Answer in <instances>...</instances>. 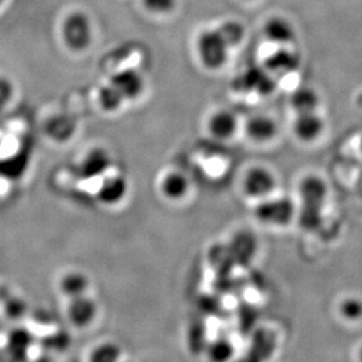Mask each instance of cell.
I'll return each instance as SVG.
<instances>
[{
    "instance_id": "cell-1",
    "label": "cell",
    "mask_w": 362,
    "mask_h": 362,
    "mask_svg": "<svg viewBox=\"0 0 362 362\" xmlns=\"http://www.w3.org/2000/svg\"><path fill=\"white\" fill-rule=\"evenodd\" d=\"M49 185L59 195L100 210H117L129 197L126 171L110 148L83 147L53 168Z\"/></svg>"
},
{
    "instance_id": "cell-2",
    "label": "cell",
    "mask_w": 362,
    "mask_h": 362,
    "mask_svg": "<svg viewBox=\"0 0 362 362\" xmlns=\"http://www.w3.org/2000/svg\"><path fill=\"white\" fill-rule=\"evenodd\" d=\"M244 35V28L237 21H226L216 30L203 32L197 40L202 65L211 71L222 69L228 62L230 49L240 45Z\"/></svg>"
},
{
    "instance_id": "cell-3",
    "label": "cell",
    "mask_w": 362,
    "mask_h": 362,
    "mask_svg": "<svg viewBox=\"0 0 362 362\" xmlns=\"http://www.w3.org/2000/svg\"><path fill=\"white\" fill-rule=\"evenodd\" d=\"M21 326L51 353L62 351L69 346V335L62 319H57L46 311H28Z\"/></svg>"
},
{
    "instance_id": "cell-4",
    "label": "cell",
    "mask_w": 362,
    "mask_h": 362,
    "mask_svg": "<svg viewBox=\"0 0 362 362\" xmlns=\"http://www.w3.org/2000/svg\"><path fill=\"white\" fill-rule=\"evenodd\" d=\"M60 315L66 326L76 331L92 328L101 315V303L95 291L59 300Z\"/></svg>"
},
{
    "instance_id": "cell-5",
    "label": "cell",
    "mask_w": 362,
    "mask_h": 362,
    "mask_svg": "<svg viewBox=\"0 0 362 362\" xmlns=\"http://www.w3.org/2000/svg\"><path fill=\"white\" fill-rule=\"evenodd\" d=\"M298 209L294 202L287 197H274L257 202L255 216L263 226L286 228L297 217Z\"/></svg>"
},
{
    "instance_id": "cell-6",
    "label": "cell",
    "mask_w": 362,
    "mask_h": 362,
    "mask_svg": "<svg viewBox=\"0 0 362 362\" xmlns=\"http://www.w3.org/2000/svg\"><path fill=\"white\" fill-rule=\"evenodd\" d=\"M277 177L274 171L265 165H252L243 176V194L251 201L260 202L274 195Z\"/></svg>"
},
{
    "instance_id": "cell-7",
    "label": "cell",
    "mask_w": 362,
    "mask_h": 362,
    "mask_svg": "<svg viewBox=\"0 0 362 362\" xmlns=\"http://www.w3.org/2000/svg\"><path fill=\"white\" fill-rule=\"evenodd\" d=\"M93 28L90 19L82 12H74L62 24V39L72 51H83L92 42Z\"/></svg>"
},
{
    "instance_id": "cell-8",
    "label": "cell",
    "mask_w": 362,
    "mask_h": 362,
    "mask_svg": "<svg viewBox=\"0 0 362 362\" xmlns=\"http://www.w3.org/2000/svg\"><path fill=\"white\" fill-rule=\"evenodd\" d=\"M53 288L59 300L95 291L92 278L85 271L76 267L60 271L54 278Z\"/></svg>"
},
{
    "instance_id": "cell-9",
    "label": "cell",
    "mask_w": 362,
    "mask_h": 362,
    "mask_svg": "<svg viewBox=\"0 0 362 362\" xmlns=\"http://www.w3.org/2000/svg\"><path fill=\"white\" fill-rule=\"evenodd\" d=\"M156 189L164 201L181 203L192 190V182L183 171L178 169H165L158 175Z\"/></svg>"
},
{
    "instance_id": "cell-10",
    "label": "cell",
    "mask_w": 362,
    "mask_h": 362,
    "mask_svg": "<svg viewBox=\"0 0 362 362\" xmlns=\"http://www.w3.org/2000/svg\"><path fill=\"white\" fill-rule=\"evenodd\" d=\"M108 83L115 88L126 103L139 99L144 90V76L132 69L115 73L110 76Z\"/></svg>"
},
{
    "instance_id": "cell-11",
    "label": "cell",
    "mask_w": 362,
    "mask_h": 362,
    "mask_svg": "<svg viewBox=\"0 0 362 362\" xmlns=\"http://www.w3.org/2000/svg\"><path fill=\"white\" fill-rule=\"evenodd\" d=\"M294 136L301 144H315L325 132V121L317 112L297 114L292 124Z\"/></svg>"
},
{
    "instance_id": "cell-12",
    "label": "cell",
    "mask_w": 362,
    "mask_h": 362,
    "mask_svg": "<svg viewBox=\"0 0 362 362\" xmlns=\"http://www.w3.org/2000/svg\"><path fill=\"white\" fill-rule=\"evenodd\" d=\"M298 192L301 205L322 209L327 199V183L318 175L308 174L301 178L300 183L298 185Z\"/></svg>"
},
{
    "instance_id": "cell-13",
    "label": "cell",
    "mask_w": 362,
    "mask_h": 362,
    "mask_svg": "<svg viewBox=\"0 0 362 362\" xmlns=\"http://www.w3.org/2000/svg\"><path fill=\"white\" fill-rule=\"evenodd\" d=\"M76 122L69 115H54L42 124V133L54 144H66L76 137Z\"/></svg>"
},
{
    "instance_id": "cell-14",
    "label": "cell",
    "mask_w": 362,
    "mask_h": 362,
    "mask_svg": "<svg viewBox=\"0 0 362 362\" xmlns=\"http://www.w3.org/2000/svg\"><path fill=\"white\" fill-rule=\"evenodd\" d=\"M206 129L212 139L229 141L238 133L240 122L233 112L226 110H217L209 117Z\"/></svg>"
},
{
    "instance_id": "cell-15",
    "label": "cell",
    "mask_w": 362,
    "mask_h": 362,
    "mask_svg": "<svg viewBox=\"0 0 362 362\" xmlns=\"http://www.w3.org/2000/svg\"><path fill=\"white\" fill-rule=\"evenodd\" d=\"M278 124L267 115H255L246 121L244 132L250 141L256 144H267L278 135Z\"/></svg>"
},
{
    "instance_id": "cell-16",
    "label": "cell",
    "mask_w": 362,
    "mask_h": 362,
    "mask_svg": "<svg viewBox=\"0 0 362 362\" xmlns=\"http://www.w3.org/2000/svg\"><path fill=\"white\" fill-rule=\"evenodd\" d=\"M124 358L126 352L119 342L103 339L89 345L81 359L89 362H119Z\"/></svg>"
},
{
    "instance_id": "cell-17",
    "label": "cell",
    "mask_w": 362,
    "mask_h": 362,
    "mask_svg": "<svg viewBox=\"0 0 362 362\" xmlns=\"http://www.w3.org/2000/svg\"><path fill=\"white\" fill-rule=\"evenodd\" d=\"M267 71L277 76H286L296 72L300 65V59L296 52L281 46L279 49L269 55L265 62Z\"/></svg>"
},
{
    "instance_id": "cell-18",
    "label": "cell",
    "mask_w": 362,
    "mask_h": 362,
    "mask_svg": "<svg viewBox=\"0 0 362 362\" xmlns=\"http://www.w3.org/2000/svg\"><path fill=\"white\" fill-rule=\"evenodd\" d=\"M264 35L267 40L279 45L286 46L296 39V30L293 25L284 17H272L264 25Z\"/></svg>"
},
{
    "instance_id": "cell-19",
    "label": "cell",
    "mask_w": 362,
    "mask_h": 362,
    "mask_svg": "<svg viewBox=\"0 0 362 362\" xmlns=\"http://www.w3.org/2000/svg\"><path fill=\"white\" fill-rule=\"evenodd\" d=\"M291 107L296 114L317 112L320 106V98L315 89L310 87H299L291 95Z\"/></svg>"
},
{
    "instance_id": "cell-20",
    "label": "cell",
    "mask_w": 362,
    "mask_h": 362,
    "mask_svg": "<svg viewBox=\"0 0 362 362\" xmlns=\"http://www.w3.org/2000/svg\"><path fill=\"white\" fill-rule=\"evenodd\" d=\"M96 103L100 110L105 113L113 114L121 110L124 106V100L120 94L107 82L106 85L101 86V88L96 94Z\"/></svg>"
},
{
    "instance_id": "cell-21",
    "label": "cell",
    "mask_w": 362,
    "mask_h": 362,
    "mask_svg": "<svg viewBox=\"0 0 362 362\" xmlns=\"http://www.w3.org/2000/svg\"><path fill=\"white\" fill-rule=\"evenodd\" d=\"M339 315L347 322L362 320V299L359 297H346L338 305Z\"/></svg>"
},
{
    "instance_id": "cell-22",
    "label": "cell",
    "mask_w": 362,
    "mask_h": 362,
    "mask_svg": "<svg viewBox=\"0 0 362 362\" xmlns=\"http://www.w3.org/2000/svg\"><path fill=\"white\" fill-rule=\"evenodd\" d=\"M322 208H315V206H308V205H301L299 212H297L298 222L305 230L318 229L319 226L322 224Z\"/></svg>"
},
{
    "instance_id": "cell-23",
    "label": "cell",
    "mask_w": 362,
    "mask_h": 362,
    "mask_svg": "<svg viewBox=\"0 0 362 362\" xmlns=\"http://www.w3.org/2000/svg\"><path fill=\"white\" fill-rule=\"evenodd\" d=\"M208 354L210 359L214 361H228L235 354L233 345L226 339H219L212 342L208 349Z\"/></svg>"
},
{
    "instance_id": "cell-24",
    "label": "cell",
    "mask_w": 362,
    "mask_h": 362,
    "mask_svg": "<svg viewBox=\"0 0 362 362\" xmlns=\"http://www.w3.org/2000/svg\"><path fill=\"white\" fill-rule=\"evenodd\" d=\"M19 180L0 171V205L6 204L16 197Z\"/></svg>"
},
{
    "instance_id": "cell-25",
    "label": "cell",
    "mask_w": 362,
    "mask_h": 362,
    "mask_svg": "<svg viewBox=\"0 0 362 362\" xmlns=\"http://www.w3.org/2000/svg\"><path fill=\"white\" fill-rule=\"evenodd\" d=\"M144 6L155 14L170 13L176 7V0H142Z\"/></svg>"
},
{
    "instance_id": "cell-26",
    "label": "cell",
    "mask_w": 362,
    "mask_h": 362,
    "mask_svg": "<svg viewBox=\"0 0 362 362\" xmlns=\"http://www.w3.org/2000/svg\"><path fill=\"white\" fill-rule=\"evenodd\" d=\"M13 85L11 83L10 80L0 76V114L3 113L10 105L11 100L13 98Z\"/></svg>"
},
{
    "instance_id": "cell-27",
    "label": "cell",
    "mask_w": 362,
    "mask_h": 362,
    "mask_svg": "<svg viewBox=\"0 0 362 362\" xmlns=\"http://www.w3.org/2000/svg\"><path fill=\"white\" fill-rule=\"evenodd\" d=\"M358 359L362 361V346L360 347L359 351H358Z\"/></svg>"
}]
</instances>
